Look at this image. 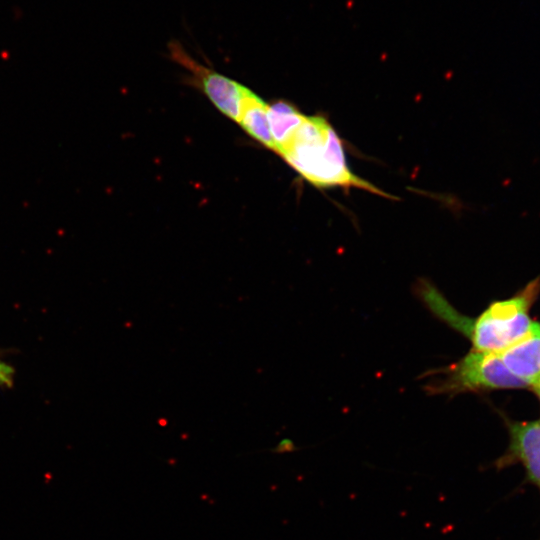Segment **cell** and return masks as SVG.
Listing matches in <instances>:
<instances>
[{
	"instance_id": "obj_2",
	"label": "cell",
	"mask_w": 540,
	"mask_h": 540,
	"mask_svg": "<svg viewBox=\"0 0 540 540\" xmlns=\"http://www.w3.org/2000/svg\"><path fill=\"white\" fill-rule=\"evenodd\" d=\"M279 155L316 187H355L390 197L349 169L341 139L322 116H306Z\"/></svg>"
},
{
	"instance_id": "obj_9",
	"label": "cell",
	"mask_w": 540,
	"mask_h": 540,
	"mask_svg": "<svg viewBox=\"0 0 540 540\" xmlns=\"http://www.w3.org/2000/svg\"><path fill=\"white\" fill-rule=\"evenodd\" d=\"M14 369L7 363L0 360V384L11 386L13 384Z\"/></svg>"
},
{
	"instance_id": "obj_11",
	"label": "cell",
	"mask_w": 540,
	"mask_h": 540,
	"mask_svg": "<svg viewBox=\"0 0 540 540\" xmlns=\"http://www.w3.org/2000/svg\"><path fill=\"white\" fill-rule=\"evenodd\" d=\"M535 391L537 392V394H538V395H539V397H540V386H539V387H537V388L535 389Z\"/></svg>"
},
{
	"instance_id": "obj_6",
	"label": "cell",
	"mask_w": 540,
	"mask_h": 540,
	"mask_svg": "<svg viewBox=\"0 0 540 540\" xmlns=\"http://www.w3.org/2000/svg\"><path fill=\"white\" fill-rule=\"evenodd\" d=\"M507 369L529 387L540 386V324L534 322L531 332L499 353Z\"/></svg>"
},
{
	"instance_id": "obj_3",
	"label": "cell",
	"mask_w": 540,
	"mask_h": 540,
	"mask_svg": "<svg viewBox=\"0 0 540 540\" xmlns=\"http://www.w3.org/2000/svg\"><path fill=\"white\" fill-rule=\"evenodd\" d=\"M425 390L432 395L527 387L505 366L499 353L471 350L459 361L425 374Z\"/></svg>"
},
{
	"instance_id": "obj_1",
	"label": "cell",
	"mask_w": 540,
	"mask_h": 540,
	"mask_svg": "<svg viewBox=\"0 0 540 540\" xmlns=\"http://www.w3.org/2000/svg\"><path fill=\"white\" fill-rule=\"evenodd\" d=\"M539 288L538 279L517 296L493 302L479 317L470 319L460 314L431 283L417 285L420 298L427 307L449 326L468 337L475 351L500 353L527 336L534 322L529 307Z\"/></svg>"
},
{
	"instance_id": "obj_7",
	"label": "cell",
	"mask_w": 540,
	"mask_h": 540,
	"mask_svg": "<svg viewBox=\"0 0 540 540\" xmlns=\"http://www.w3.org/2000/svg\"><path fill=\"white\" fill-rule=\"evenodd\" d=\"M267 117L275 152L278 154L291 141L306 118L296 107L283 100L268 105Z\"/></svg>"
},
{
	"instance_id": "obj_4",
	"label": "cell",
	"mask_w": 540,
	"mask_h": 540,
	"mask_svg": "<svg viewBox=\"0 0 540 540\" xmlns=\"http://www.w3.org/2000/svg\"><path fill=\"white\" fill-rule=\"evenodd\" d=\"M170 58L187 69L215 107L238 123L248 88L193 58L176 39L168 43Z\"/></svg>"
},
{
	"instance_id": "obj_10",
	"label": "cell",
	"mask_w": 540,
	"mask_h": 540,
	"mask_svg": "<svg viewBox=\"0 0 540 540\" xmlns=\"http://www.w3.org/2000/svg\"><path fill=\"white\" fill-rule=\"evenodd\" d=\"M294 449L295 448L293 447L292 442L290 440L285 439L282 442H280L279 445L272 451L274 453H283L287 451H292Z\"/></svg>"
},
{
	"instance_id": "obj_5",
	"label": "cell",
	"mask_w": 540,
	"mask_h": 540,
	"mask_svg": "<svg viewBox=\"0 0 540 540\" xmlns=\"http://www.w3.org/2000/svg\"><path fill=\"white\" fill-rule=\"evenodd\" d=\"M509 445L495 462L498 470L520 463L525 470L526 481L540 493V419L528 422L507 423Z\"/></svg>"
},
{
	"instance_id": "obj_8",
	"label": "cell",
	"mask_w": 540,
	"mask_h": 540,
	"mask_svg": "<svg viewBox=\"0 0 540 540\" xmlns=\"http://www.w3.org/2000/svg\"><path fill=\"white\" fill-rule=\"evenodd\" d=\"M268 105L250 89L246 93L238 123L254 140L268 149L275 151V145L270 132Z\"/></svg>"
}]
</instances>
